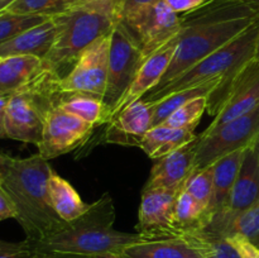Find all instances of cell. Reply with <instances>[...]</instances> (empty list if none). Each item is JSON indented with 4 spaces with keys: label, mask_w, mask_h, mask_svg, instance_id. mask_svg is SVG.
Masks as SVG:
<instances>
[{
    "label": "cell",
    "mask_w": 259,
    "mask_h": 258,
    "mask_svg": "<svg viewBox=\"0 0 259 258\" xmlns=\"http://www.w3.org/2000/svg\"><path fill=\"white\" fill-rule=\"evenodd\" d=\"M259 20V13L239 0H209L197 9L181 14V30L171 63L158 85L159 90ZM149 93V91H148Z\"/></svg>",
    "instance_id": "obj_1"
},
{
    "label": "cell",
    "mask_w": 259,
    "mask_h": 258,
    "mask_svg": "<svg viewBox=\"0 0 259 258\" xmlns=\"http://www.w3.org/2000/svg\"><path fill=\"white\" fill-rule=\"evenodd\" d=\"M48 159L39 153L25 158L7 156L0 167V187L8 194L17 211V220L29 244L39 242L63 224L48 195L52 172Z\"/></svg>",
    "instance_id": "obj_2"
},
{
    "label": "cell",
    "mask_w": 259,
    "mask_h": 258,
    "mask_svg": "<svg viewBox=\"0 0 259 258\" xmlns=\"http://www.w3.org/2000/svg\"><path fill=\"white\" fill-rule=\"evenodd\" d=\"M115 206L109 192L89 204L81 217L65 222L48 237L29 244L34 253H65V254L101 257L120 254L126 245L152 239L143 233H126L114 228Z\"/></svg>",
    "instance_id": "obj_3"
},
{
    "label": "cell",
    "mask_w": 259,
    "mask_h": 258,
    "mask_svg": "<svg viewBox=\"0 0 259 258\" xmlns=\"http://www.w3.org/2000/svg\"><path fill=\"white\" fill-rule=\"evenodd\" d=\"M52 19L57 34L43 61L61 77L63 67L75 65L89 46L110 34L116 23L120 22L115 0H83Z\"/></svg>",
    "instance_id": "obj_4"
},
{
    "label": "cell",
    "mask_w": 259,
    "mask_h": 258,
    "mask_svg": "<svg viewBox=\"0 0 259 258\" xmlns=\"http://www.w3.org/2000/svg\"><path fill=\"white\" fill-rule=\"evenodd\" d=\"M258 38L259 20L237 38L177 76L166 86L159 90L147 93L143 99L149 103H154L169 94L194 88L217 78H223L220 85L229 82L247 63L257 57Z\"/></svg>",
    "instance_id": "obj_5"
},
{
    "label": "cell",
    "mask_w": 259,
    "mask_h": 258,
    "mask_svg": "<svg viewBox=\"0 0 259 258\" xmlns=\"http://www.w3.org/2000/svg\"><path fill=\"white\" fill-rule=\"evenodd\" d=\"M259 105V61L257 57L244 66L229 82L218 86L209 96L207 113L214 116L211 123L200 134L206 137L220 126Z\"/></svg>",
    "instance_id": "obj_6"
},
{
    "label": "cell",
    "mask_w": 259,
    "mask_h": 258,
    "mask_svg": "<svg viewBox=\"0 0 259 258\" xmlns=\"http://www.w3.org/2000/svg\"><path fill=\"white\" fill-rule=\"evenodd\" d=\"M143 61L141 46L131 30L123 22L116 23L110 33L108 82L103 99L110 109V115L133 82Z\"/></svg>",
    "instance_id": "obj_7"
},
{
    "label": "cell",
    "mask_w": 259,
    "mask_h": 258,
    "mask_svg": "<svg viewBox=\"0 0 259 258\" xmlns=\"http://www.w3.org/2000/svg\"><path fill=\"white\" fill-rule=\"evenodd\" d=\"M110 34L89 46L80 55L71 71L58 81L65 95H88L103 100L108 82ZM104 101V100H103Z\"/></svg>",
    "instance_id": "obj_8"
},
{
    "label": "cell",
    "mask_w": 259,
    "mask_h": 258,
    "mask_svg": "<svg viewBox=\"0 0 259 258\" xmlns=\"http://www.w3.org/2000/svg\"><path fill=\"white\" fill-rule=\"evenodd\" d=\"M259 136V105L206 137L197 136L195 171L211 166L222 157L252 146Z\"/></svg>",
    "instance_id": "obj_9"
},
{
    "label": "cell",
    "mask_w": 259,
    "mask_h": 258,
    "mask_svg": "<svg viewBox=\"0 0 259 258\" xmlns=\"http://www.w3.org/2000/svg\"><path fill=\"white\" fill-rule=\"evenodd\" d=\"M143 52L144 60L176 37L181 30V14L172 10L164 0L137 10L123 20Z\"/></svg>",
    "instance_id": "obj_10"
},
{
    "label": "cell",
    "mask_w": 259,
    "mask_h": 258,
    "mask_svg": "<svg viewBox=\"0 0 259 258\" xmlns=\"http://www.w3.org/2000/svg\"><path fill=\"white\" fill-rule=\"evenodd\" d=\"M55 103L46 96L20 91L10 95L5 114L7 139L38 146L42 139L46 114Z\"/></svg>",
    "instance_id": "obj_11"
},
{
    "label": "cell",
    "mask_w": 259,
    "mask_h": 258,
    "mask_svg": "<svg viewBox=\"0 0 259 258\" xmlns=\"http://www.w3.org/2000/svg\"><path fill=\"white\" fill-rule=\"evenodd\" d=\"M95 126L82 119L53 106L46 114L42 139L38 153L46 159H53L68 153L85 143Z\"/></svg>",
    "instance_id": "obj_12"
},
{
    "label": "cell",
    "mask_w": 259,
    "mask_h": 258,
    "mask_svg": "<svg viewBox=\"0 0 259 258\" xmlns=\"http://www.w3.org/2000/svg\"><path fill=\"white\" fill-rule=\"evenodd\" d=\"M123 258H207V248L197 233L152 238L126 245Z\"/></svg>",
    "instance_id": "obj_13"
},
{
    "label": "cell",
    "mask_w": 259,
    "mask_h": 258,
    "mask_svg": "<svg viewBox=\"0 0 259 258\" xmlns=\"http://www.w3.org/2000/svg\"><path fill=\"white\" fill-rule=\"evenodd\" d=\"M177 194L179 192L163 189L143 187L137 230L151 238L181 235L172 225V215Z\"/></svg>",
    "instance_id": "obj_14"
},
{
    "label": "cell",
    "mask_w": 259,
    "mask_h": 258,
    "mask_svg": "<svg viewBox=\"0 0 259 258\" xmlns=\"http://www.w3.org/2000/svg\"><path fill=\"white\" fill-rule=\"evenodd\" d=\"M153 104L144 99L137 100L110 119L104 131L105 143L141 147V142L152 128Z\"/></svg>",
    "instance_id": "obj_15"
},
{
    "label": "cell",
    "mask_w": 259,
    "mask_h": 258,
    "mask_svg": "<svg viewBox=\"0 0 259 258\" xmlns=\"http://www.w3.org/2000/svg\"><path fill=\"white\" fill-rule=\"evenodd\" d=\"M196 141L156 159L144 187L163 189L174 192L184 190L187 180L195 172Z\"/></svg>",
    "instance_id": "obj_16"
},
{
    "label": "cell",
    "mask_w": 259,
    "mask_h": 258,
    "mask_svg": "<svg viewBox=\"0 0 259 258\" xmlns=\"http://www.w3.org/2000/svg\"><path fill=\"white\" fill-rule=\"evenodd\" d=\"M177 35L143 61L141 68H139L136 77H134L133 82L131 83L125 94L121 96L118 105L115 106L114 111L111 113L110 119L115 116L119 111L123 110L124 108L131 105L132 103L143 99L148 91H151L152 89L158 85L161 78L166 73L167 68H168L169 63L172 61V57L175 55L177 46ZM110 119H109V121H110Z\"/></svg>",
    "instance_id": "obj_17"
},
{
    "label": "cell",
    "mask_w": 259,
    "mask_h": 258,
    "mask_svg": "<svg viewBox=\"0 0 259 258\" xmlns=\"http://www.w3.org/2000/svg\"><path fill=\"white\" fill-rule=\"evenodd\" d=\"M259 201V159L254 143L245 149L244 159L229 200L222 214L235 215ZM218 214V212H217Z\"/></svg>",
    "instance_id": "obj_18"
},
{
    "label": "cell",
    "mask_w": 259,
    "mask_h": 258,
    "mask_svg": "<svg viewBox=\"0 0 259 258\" xmlns=\"http://www.w3.org/2000/svg\"><path fill=\"white\" fill-rule=\"evenodd\" d=\"M43 58L30 55L0 57V93L13 95L27 89L45 70Z\"/></svg>",
    "instance_id": "obj_19"
},
{
    "label": "cell",
    "mask_w": 259,
    "mask_h": 258,
    "mask_svg": "<svg viewBox=\"0 0 259 258\" xmlns=\"http://www.w3.org/2000/svg\"><path fill=\"white\" fill-rule=\"evenodd\" d=\"M57 34V27L52 18L40 24L19 33L12 39L0 45V57L18 55L37 56L45 58L52 48Z\"/></svg>",
    "instance_id": "obj_20"
},
{
    "label": "cell",
    "mask_w": 259,
    "mask_h": 258,
    "mask_svg": "<svg viewBox=\"0 0 259 258\" xmlns=\"http://www.w3.org/2000/svg\"><path fill=\"white\" fill-rule=\"evenodd\" d=\"M201 230L223 238L242 235L259 247V201L239 214H214Z\"/></svg>",
    "instance_id": "obj_21"
},
{
    "label": "cell",
    "mask_w": 259,
    "mask_h": 258,
    "mask_svg": "<svg viewBox=\"0 0 259 258\" xmlns=\"http://www.w3.org/2000/svg\"><path fill=\"white\" fill-rule=\"evenodd\" d=\"M245 149L247 148L232 152L211 164L214 172V191L209 207V220L212 215L222 211L227 206L230 192L244 159Z\"/></svg>",
    "instance_id": "obj_22"
},
{
    "label": "cell",
    "mask_w": 259,
    "mask_h": 258,
    "mask_svg": "<svg viewBox=\"0 0 259 258\" xmlns=\"http://www.w3.org/2000/svg\"><path fill=\"white\" fill-rule=\"evenodd\" d=\"M195 129H177L164 124L153 126L143 137L139 148L152 159H159L196 141Z\"/></svg>",
    "instance_id": "obj_23"
},
{
    "label": "cell",
    "mask_w": 259,
    "mask_h": 258,
    "mask_svg": "<svg viewBox=\"0 0 259 258\" xmlns=\"http://www.w3.org/2000/svg\"><path fill=\"white\" fill-rule=\"evenodd\" d=\"M48 195L53 210L63 222L75 220L89 207V204L81 199L75 187L55 171L51 172L48 177Z\"/></svg>",
    "instance_id": "obj_24"
},
{
    "label": "cell",
    "mask_w": 259,
    "mask_h": 258,
    "mask_svg": "<svg viewBox=\"0 0 259 258\" xmlns=\"http://www.w3.org/2000/svg\"><path fill=\"white\" fill-rule=\"evenodd\" d=\"M209 223L204 207L186 191L181 190L175 201L172 225L179 234H189L201 230Z\"/></svg>",
    "instance_id": "obj_25"
},
{
    "label": "cell",
    "mask_w": 259,
    "mask_h": 258,
    "mask_svg": "<svg viewBox=\"0 0 259 258\" xmlns=\"http://www.w3.org/2000/svg\"><path fill=\"white\" fill-rule=\"evenodd\" d=\"M223 82V78L209 81V82L201 83V85L194 86V88L185 89V90L177 91V93L169 94L164 96L161 100L154 101L153 104V119H152V128L163 123L174 111H176L180 106L189 101L194 100L201 96H210L218 86Z\"/></svg>",
    "instance_id": "obj_26"
},
{
    "label": "cell",
    "mask_w": 259,
    "mask_h": 258,
    "mask_svg": "<svg viewBox=\"0 0 259 258\" xmlns=\"http://www.w3.org/2000/svg\"><path fill=\"white\" fill-rule=\"evenodd\" d=\"M58 108L70 113L95 128L106 124L110 118V109L101 99L88 95H63Z\"/></svg>",
    "instance_id": "obj_27"
},
{
    "label": "cell",
    "mask_w": 259,
    "mask_h": 258,
    "mask_svg": "<svg viewBox=\"0 0 259 258\" xmlns=\"http://www.w3.org/2000/svg\"><path fill=\"white\" fill-rule=\"evenodd\" d=\"M75 4V0H15L7 12L53 18L65 13Z\"/></svg>",
    "instance_id": "obj_28"
},
{
    "label": "cell",
    "mask_w": 259,
    "mask_h": 258,
    "mask_svg": "<svg viewBox=\"0 0 259 258\" xmlns=\"http://www.w3.org/2000/svg\"><path fill=\"white\" fill-rule=\"evenodd\" d=\"M207 103H209V96L194 99L180 106L162 124L177 129H195L205 111L207 110Z\"/></svg>",
    "instance_id": "obj_29"
},
{
    "label": "cell",
    "mask_w": 259,
    "mask_h": 258,
    "mask_svg": "<svg viewBox=\"0 0 259 258\" xmlns=\"http://www.w3.org/2000/svg\"><path fill=\"white\" fill-rule=\"evenodd\" d=\"M185 190L201 205L209 217V207L211 204L212 191H214V172L212 166L195 171L187 180Z\"/></svg>",
    "instance_id": "obj_30"
},
{
    "label": "cell",
    "mask_w": 259,
    "mask_h": 258,
    "mask_svg": "<svg viewBox=\"0 0 259 258\" xmlns=\"http://www.w3.org/2000/svg\"><path fill=\"white\" fill-rule=\"evenodd\" d=\"M47 19V17L40 15L15 14L4 10L0 13V45Z\"/></svg>",
    "instance_id": "obj_31"
},
{
    "label": "cell",
    "mask_w": 259,
    "mask_h": 258,
    "mask_svg": "<svg viewBox=\"0 0 259 258\" xmlns=\"http://www.w3.org/2000/svg\"><path fill=\"white\" fill-rule=\"evenodd\" d=\"M207 248V258H242L234 245L227 238L211 234V233L200 230L196 232Z\"/></svg>",
    "instance_id": "obj_32"
},
{
    "label": "cell",
    "mask_w": 259,
    "mask_h": 258,
    "mask_svg": "<svg viewBox=\"0 0 259 258\" xmlns=\"http://www.w3.org/2000/svg\"><path fill=\"white\" fill-rule=\"evenodd\" d=\"M34 252L27 240L7 242L0 239V258H33Z\"/></svg>",
    "instance_id": "obj_33"
},
{
    "label": "cell",
    "mask_w": 259,
    "mask_h": 258,
    "mask_svg": "<svg viewBox=\"0 0 259 258\" xmlns=\"http://www.w3.org/2000/svg\"><path fill=\"white\" fill-rule=\"evenodd\" d=\"M157 2L158 0H115L119 19H120V22H123L124 19H126L129 15L136 13L137 10Z\"/></svg>",
    "instance_id": "obj_34"
},
{
    "label": "cell",
    "mask_w": 259,
    "mask_h": 258,
    "mask_svg": "<svg viewBox=\"0 0 259 258\" xmlns=\"http://www.w3.org/2000/svg\"><path fill=\"white\" fill-rule=\"evenodd\" d=\"M239 252L242 258H259V247L242 235H233L227 238Z\"/></svg>",
    "instance_id": "obj_35"
},
{
    "label": "cell",
    "mask_w": 259,
    "mask_h": 258,
    "mask_svg": "<svg viewBox=\"0 0 259 258\" xmlns=\"http://www.w3.org/2000/svg\"><path fill=\"white\" fill-rule=\"evenodd\" d=\"M207 2L209 0H164V3L179 14L192 12Z\"/></svg>",
    "instance_id": "obj_36"
},
{
    "label": "cell",
    "mask_w": 259,
    "mask_h": 258,
    "mask_svg": "<svg viewBox=\"0 0 259 258\" xmlns=\"http://www.w3.org/2000/svg\"><path fill=\"white\" fill-rule=\"evenodd\" d=\"M17 211L7 192L0 187V223L7 219H15Z\"/></svg>",
    "instance_id": "obj_37"
},
{
    "label": "cell",
    "mask_w": 259,
    "mask_h": 258,
    "mask_svg": "<svg viewBox=\"0 0 259 258\" xmlns=\"http://www.w3.org/2000/svg\"><path fill=\"white\" fill-rule=\"evenodd\" d=\"M10 95L0 93V139H7V132H5V114H7L8 101Z\"/></svg>",
    "instance_id": "obj_38"
},
{
    "label": "cell",
    "mask_w": 259,
    "mask_h": 258,
    "mask_svg": "<svg viewBox=\"0 0 259 258\" xmlns=\"http://www.w3.org/2000/svg\"><path fill=\"white\" fill-rule=\"evenodd\" d=\"M33 258H96V257H86V255H76V254H65V253H34Z\"/></svg>",
    "instance_id": "obj_39"
},
{
    "label": "cell",
    "mask_w": 259,
    "mask_h": 258,
    "mask_svg": "<svg viewBox=\"0 0 259 258\" xmlns=\"http://www.w3.org/2000/svg\"><path fill=\"white\" fill-rule=\"evenodd\" d=\"M14 2L15 0H0V13L7 10Z\"/></svg>",
    "instance_id": "obj_40"
},
{
    "label": "cell",
    "mask_w": 259,
    "mask_h": 258,
    "mask_svg": "<svg viewBox=\"0 0 259 258\" xmlns=\"http://www.w3.org/2000/svg\"><path fill=\"white\" fill-rule=\"evenodd\" d=\"M239 2L247 3V4H249L250 7L254 8V9L259 13V0H239Z\"/></svg>",
    "instance_id": "obj_41"
},
{
    "label": "cell",
    "mask_w": 259,
    "mask_h": 258,
    "mask_svg": "<svg viewBox=\"0 0 259 258\" xmlns=\"http://www.w3.org/2000/svg\"><path fill=\"white\" fill-rule=\"evenodd\" d=\"M96 258H123L120 254H106V255H101V257H96Z\"/></svg>",
    "instance_id": "obj_42"
},
{
    "label": "cell",
    "mask_w": 259,
    "mask_h": 258,
    "mask_svg": "<svg viewBox=\"0 0 259 258\" xmlns=\"http://www.w3.org/2000/svg\"><path fill=\"white\" fill-rule=\"evenodd\" d=\"M7 156H8V154H5V153H3V152H0V167H2V164L4 163V161H5V158H7Z\"/></svg>",
    "instance_id": "obj_43"
},
{
    "label": "cell",
    "mask_w": 259,
    "mask_h": 258,
    "mask_svg": "<svg viewBox=\"0 0 259 258\" xmlns=\"http://www.w3.org/2000/svg\"><path fill=\"white\" fill-rule=\"evenodd\" d=\"M254 146H255V149H257V154H258V159H259V136H258V138L255 139Z\"/></svg>",
    "instance_id": "obj_44"
},
{
    "label": "cell",
    "mask_w": 259,
    "mask_h": 258,
    "mask_svg": "<svg viewBox=\"0 0 259 258\" xmlns=\"http://www.w3.org/2000/svg\"><path fill=\"white\" fill-rule=\"evenodd\" d=\"M76 3H80V2H83V0H75Z\"/></svg>",
    "instance_id": "obj_45"
},
{
    "label": "cell",
    "mask_w": 259,
    "mask_h": 258,
    "mask_svg": "<svg viewBox=\"0 0 259 258\" xmlns=\"http://www.w3.org/2000/svg\"><path fill=\"white\" fill-rule=\"evenodd\" d=\"M258 53H259V38H258Z\"/></svg>",
    "instance_id": "obj_46"
},
{
    "label": "cell",
    "mask_w": 259,
    "mask_h": 258,
    "mask_svg": "<svg viewBox=\"0 0 259 258\" xmlns=\"http://www.w3.org/2000/svg\"><path fill=\"white\" fill-rule=\"evenodd\" d=\"M257 60L259 61V53H258V55H257Z\"/></svg>",
    "instance_id": "obj_47"
}]
</instances>
